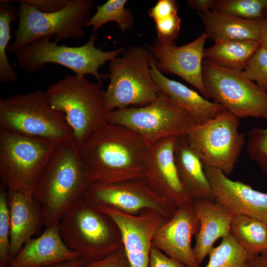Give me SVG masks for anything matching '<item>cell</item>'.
<instances>
[{
    "label": "cell",
    "instance_id": "1",
    "mask_svg": "<svg viewBox=\"0 0 267 267\" xmlns=\"http://www.w3.org/2000/svg\"><path fill=\"white\" fill-rule=\"evenodd\" d=\"M77 145L92 172L93 182L106 184L144 177L150 145L126 127L107 122Z\"/></svg>",
    "mask_w": 267,
    "mask_h": 267
},
{
    "label": "cell",
    "instance_id": "2",
    "mask_svg": "<svg viewBox=\"0 0 267 267\" xmlns=\"http://www.w3.org/2000/svg\"><path fill=\"white\" fill-rule=\"evenodd\" d=\"M94 182L93 175L73 140L59 142L46 165L33 193L44 226L59 222Z\"/></svg>",
    "mask_w": 267,
    "mask_h": 267
},
{
    "label": "cell",
    "instance_id": "3",
    "mask_svg": "<svg viewBox=\"0 0 267 267\" xmlns=\"http://www.w3.org/2000/svg\"><path fill=\"white\" fill-rule=\"evenodd\" d=\"M104 91L98 83L76 74L65 76L45 91L49 105L63 115L77 144L107 122Z\"/></svg>",
    "mask_w": 267,
    "mask_h": 267
},
{
    "label": "cell",
    "instance_id": "4",
    "mask_svg": "<svg viewBox=\"0 0 267 267\" xmlns=\"http://www.w3.org/2000/svg\"><path fill=\"white\" fill-rule=\"evenodd\" d=\"M58 225L65 244L86 262L102 259L123 245L114 221L83 196L62 217Z\"/></svg>",
    "mask_w": 267,
    "mask_h": 267
},
{
    "label": "cell",
    "instance_id": "5",
    "mask_svg": "<svg viewBox=\"0 0 267 267\" xmlns=\"http://www.w3.org/2000/svg\"><path fill=\"white\" fill-rule=\"evenodd\" d=\"M151 52L145 47L132 45L110 61L109 80L104 91L107 114L129 107H142L158 97L160 90L152 76Z\"/></svg>",
    "mask_w": 267,
    "mask_h": 267
},
{
    "label": "cell",
    "instance_id": "6",
    "mask_svg": "<svg viewBox=\"0 0 267 267\" xmlns=\"http://www.w3.org/2000/svg\"><path fill=\"white\" fill-rule=\"evenodd\" d=\"M59 142L0 128V178L7 190L33 196L42 174Z\"/></svg>",
    "mask_w": 267,
    "mask_h": 267
},
{
    "label": "cell",
    "instance_id": "7",
    "mask_svg": "<svg viewBox=\"0 0 267 267\" xmlns=\"http://www.w3.org/2000/svg\"><path fill=\"white\" fill-rule=\"evenodd\" d=\"M53 37L39 38L16 51L14 54L19 66L28 73H35L46 64H57L77 75H91L101 85L102 81L107 79V75L100 73V67L126 50L123 46L109 51L97 48L95 42L98 36L95 34H92L85 44L76 47L59 45L50 41Z\"/></svg>",
    "mask_w": 267,
    "mask_h": 267
},
{
    "label": "cell",
    "instance_id": "8",
    "mask_svg": "<svg viewBox=\"0 0 267 267\" xmlns=\"http://www.w3.org/2000/svg\"><path fill=\"white\" fill-rule=\"evenodd\" d=\"M0 127L22 135L58 142L75 141L64 117L50 107L42 89L0 97Z\"/></svg>",
    "mask_w": 267,
    "mask_h": 267
},
{
    "label": "cell",
    "instance_id": "9",
    "mask_svg": "<svg viewBox=\"0 0 267 267\" xmlns=\"http://www.w3.org/2000/svg\"><path fill=\"white\" fill-rule=\"evenodd\" d=\"M19 17L14 42L7 50L12 53L34 41L53 35L54 41L82 39L84 27L89 21L94 5L92 0H72L62 10L54 13L42 12L25 0H18Z\"/></svg>",
    "mask_w": 267,
    "mask_h": 267
},
{
    "label": "cell",
    "instance_id": "10",
    "mask_svg": "<svg viewBox=\"0 0 267 267\" xmlns=\"http://www.w3.org/2000/svg\"><path fill=\"white\" fill-rule=\"evenodd\" d=\"M205 98L219 104L238 118L267 119V91L242 72L203 60Z\"/></svg>",
    "mask_w": 267,
    "mask_h": 267
},
{
    "label": "cell",
    "instance_id": "11",
    "mask_svg": "<svg viewBox=\"0 0 267 267\" xmlns=\"http://www.w3.org/2000/svg\"><path fill=\"white\" fill-rule=\"evenodd\" d=\"M107 120L135 131L149 145L167 137L186 135L197 125L191 115L161 90L148 105L114 110L107 114Z\"/></svg>",
    "mask_w": 267,
    "mask_h": 267
},
{
    "label": "cell",
    "instance_id": "12",
    "mask_svg": "<svg viewBox=\"0 0 267 267\" xmlns=\"http://www.w3.org/2000/svg\"><path fill=\"white\" fill-rule=\"evenodd\" d=\"M239 119L225 110L185 135L204 166L218 169L227 177L232 173L246 142V134L238 130Z\"/></svg>",
    "mask_w": 267,
    "mask_h": 267
},
{
    "label": "cell",
    "instance_id": "13",
    "mask_svg": "<svg viewBox=\"0 0 267 267\" xmlns=\"http://www.w3.org/2000/svg\"><path fill=\"white\" fill-rule=\"evenodd\" d=\"M83 197L89 202L108 206L132 215L149 209L170 219L178 208L175 204L153 192L143 178L106 184L93 182Z\"/></svg>",
    "mask_w": 267,
    "mask_h": 267
},
{
    "label": "cell",
    "instance_id": "14",
    "mask_svg": "<svg viewBox=\"0 0 267 267\" xmlns=\"http://www.w3.org/2000/svg\"><path fill=\"white\" fill-rule=\"evenodd\" d=\"M88 202L117 225L131 267H149L153 238L158 228L169 219L152 209H144L137 215H132L108 206Z\"/></svg>",
    "mask_w": 267,
    "mask_h": 267
},
{
    "label": "cell",
    "instance_id": "15",
    "mask_svg": "<svg viewBox=\"0 0 267 267\" xmlns=\"http://www.w3.org/2000/svg\"><path fill=\"white\" fill-rule=\"evenodd\" d=\"M208 38L205 33L191 42L177 46L158 38L153 44H146L152 54L158 70L162 74L177 75L192 85L205 98L202 62L204 45Z\"/></svg>",
    "mask_w": 267,
    "mask_h": 267
},
{
    "label": "cell",
    "instance_id": "16",
    "mask_svg": "<svg viewBox=\"0 0 267 267\" xmlns=\"http://www.w3.org/2000/svg\"><path fill=\"white\" fill-rule=\"evenodd\" d=\"M178 136L164 138L150 145L143 179L156 194L178 207L191 201L175 165L174 148Z\"/></svg>",
    "mask_w": 267,
    "mask_h": 267
},
{
    "label": "cell",
    "instance_id": "17",
    "mask_svg": "<svg viewBox=\"0 0 267 267\" xmlns=\"http://www.w3.org/2000/svg\"><path fill=\"white\" fill-rule=\"evenodd\" d=\"M200 222L192 202L178 207L174 216L155 233L152 246L188 267H200L191 247L192 237L197 233Z\"/></svg>",
    "mask_w": 267,
    "mask_h": 267
},
{
    "label": "cell",
    "instance_id": "18",
    "mask_svg": "<svg viewBox=\"0 0 267 267\" xmlns=\"http://www.w3.org/2000/svg\"><path fill=\"white\" fill-rule=\"evenodd\" d=\"M215 200L234 214L251 217L267 223V193L232 180L221 171L204 166Z\"/></svg>",
    "mask_w": 267,
    "mask_h": 267
},
{
    "label": "cell",
    "instance_id": "19",
    "mask_svg": "<svg viewBox=\"0 0 267 267\" xmlns=\"http://www.w3.org/2000/svg\"><path fill=\"white\" fill-rule=\"evenodd\" d=\"M58 224L45 227L39 236L28 241L8 267H50L79 258L64 243Z\"/></svg>",
    "mask_w": 267,
    "mask_h": 267
},
{
    "label": "cell",
    "instance_id": "20",
    "mask_svg": "<svg viewBox=\"0 0 267 267\" xmlns=\"http://www.w3.org/2000/svg\"><path fill=\"white\" fill-rule=\"evenodd\" d=\"M191 202L200 222L193 248L196 262L200 266L217 239L230 233L235 214L215 200L204 199Z\"/></svg>",
    "mask_w": 267,
    "mask_h": 267
},
{
    "label": "cell",
    "instance_id": "21",
    "mask_svg": "<svg viewBox=\"0 0 267 267\" xmlns=\"http://www.w3.org/2000/svg\"><path fill=\"white\" fill-rule=\"evenodd\" d=\"M7 198L10 221V261L44 224L41 207L33 196L7 190Z\"/></svg>",
    "mask_w": 267,
    "mask_h": 267
},
{
    "label": "cell",
    "instance_id": "22",
    "mask_svg": "<svg viewBox=\"0 0 267 267\" xmlns=\"http://www.w3.org/2000/svg\"><path fill=\"white\" fill-rule=\"evenodd\" d=\"M150 67L152 76L159 89L191 115L197 125L209 122L226 110L182 83L167 78L158 70L153 58Z\"/></svg>",
    "mask_w": 267,
    "mask_h": 267
},
{
    "label": "cell",
    "instance_id": "23",
    "mask_svg": "<svg viewBox=\"0 0 267 267\" xmlns=\"http://www.w3.org/2000/svg\"><path fill=\"white\" fill-rule=\"evenodd\" d=\"M174 159L179 178L192 201L215 200L204 166L189 145L185 135L178 136L174 148Z\"/></svg>",
    "mask_w": 267,
    "mask_h": 267
},
{
    "label": "cell",
    "instance_id": "24",
    "mask_svg": "<svg viewBox=\"0 0 267 267\" xmlns=\"http://www.w3.org/2000/svg\"><path fill=\"white\" fill-rule=\"evenodd\" d=\"M198 13L208 38L215 42L259 39L260 27L257 20L242 19L213 9Z\"/></svg>",
    "mask_w": 267,
    "mask_h": 267
},
{
    "label": "cell",
    "instance_id": "25",
    "mask_svg": "<svg viewBox=\"0 0 267 267\" xmlns=\"http://www.w3.org/2000/svg\"><path fill=\"white\" fill-rule=\"evenodd\" d=\"M260 45L259 40L215 42L213 45L204 49V60L222 67L242 72Z\"/></svg>",
    "mask_w": 267,
    "mask_h": 267
},
{
    "label": "cell",
    "instance_id": "26",
    "mask_svg": "<svg viewBox=\"0 0 267 267\" xmlns=\"http://www.w3.org/2000/svg\"><path fill=\"white\" fill-rule=\"evenodd\" d=\"M230 233L251 256L267 250V223L261 220L235 214Z\"/></svg>",
    "mask_w": 267,
    "mask_h": 267
},
{
    "label": "cell",
    "instance_id": "27",
    "mask_svg": "<svg viewBox=\"0 0 267 267\" xmlns=\"http://www.w3.org/2000/svg\"><path fill=\"white\" fill-rule=\"evenodd\" d=\"M19 8L11 0L0 1V82H17V72L10 64L6 51L11 39L10 24L18 21Z\"/></svg>",
    "mask_w": 267,
    "mask_h": 267
},
{
    "label": "cell",
    "instance_id": "28",
    "mask_svg": "<svg viewBox=\"0 0 267 267\" xmlns=\"http://www.w3.org/2000/svg\"><path fill=\"white\" fill-rule=\"evenodd\" d=\"M127 0H108L104 4L96 6L95 13L90 18L85 27H91L95 32L104 24L116 22L123 32L132 29L134 23L132 11L126 7Z\"/></svg>",
    "mask_w": 267,
    "mask_h": 267
},
{
    "label": "cell",
    "instance_id": "29",
    "mask_svg": "<svg viewBox=\"0 0 267 267\" xmlns=\"http://www.w3.org/2000/svg\"><path fill=\"white\" fill-rule=\"evenodd\" d=\"M204 267H248L251 255L230 233L222 238L221 243L213 247Z\"/></svg>",
    "mask_w": 267,
    "mask_h": 267
},
{
    "label": "cell",
    "instance_id": "30",
    "mask_svg": "<svg viewBox=\"0 0 267 267\" xmlns=\"http://www.w3.org/2000/svg\"><path fill=\"white\" fill-rule=\"evenodd\" d=\"M267 0H216L213 10L242 19L259 20L265 17Z\"/></svg>",
    "mask_w": 267,
    "mask_h": 267
},
{
    "label": "cell",
    "instance_id": "31",
    "mask_svg": "<svg viewBox=\"0 0 267 267\" xmlns=\"http://www.w3.org/2000/svg\"><path fill=\"white\" fill-rule=\"evenodd\" d=\"M10 238V213L7 189L0 187V267H8Z\"/></svg>",
    "mask_w": 267,
    "mask_h": 267
},
{
    "label": "cell",
    "instance_id": "32",
    "mask_svg": "<svg viewBox=\"0 0 267 267\" xmlns=\"http://www.w3.org/2000/svg\"><path fill=\"white\" fill-rule=\"evenodd\" d=\"M247 135L249 157L257 163L267 178V128H254L248 131Z\"/></svg>",
    "mask_w": 267,
    "mask_h": 267
},
{
    "label": "cell",
    "instance_id": "33",
    "mask_svg": "<svg viewBox=\"0 0 267 267\" xmlns=\"http://www.w3.org/2000/svg\"><path fill=\"white\" fill-rule=\"evenodd\" d=\"M244 75L267 91V48L260 44L249 60Z\"/></svg>",
    "mask_w": 267,
    "mask_h": 267
},
{
    "label": "cell",
    "instance_id": "34",
    "mask_svg": "<svg viewBox=\"0 0 267 267\" xmlns=\"http://www.w3.org/2000/svg\"><path fill=\"white\" fill-rule=\"evenodd\" d=\"M157 38L162 41L175 42L178 35L181 19L178 14L171 15L155 22Z\"/></svg>",
    "mask_w": 267,
    "mask_h": 267
},
{
    "label": "cell",
    "instance_id": "35",
    "mask_svg": "<svg viewBox=\"0 0 267 267\" xmlns=\"http://www.w3.org/2000/svg\"><path fill=\"white\" fill-rule=\"evenodd\" d=\"M82 267H131L123 245L107 257L94 261L87 262Z\"/></svg>",
    "mask_w": 267,
    "mask_h": 267
},
{
    "label": "cell",
    "instance_id": "36",
    "mask_svg": "<svg viewBox=\"0 0 267 267\" xmlns=\"http://www.w3.org/2000/svg\"><path fill=\"white\" fill-rule=\"evenodd\" d=\"M178 5L175 0H159L148 11V15L154 22L164 18L178 14Z\"/></svg>",
    "mask_w": 267,
    "mask_h": 267
},
{
    "label": "cell",
    "instance_id": "37",
    "mask_svg": "<svg viewBox=\"0 0 267 267\" xmlns=\"http://www.w3.org/2000/svg\"><path fill=\"white\" fill-rule=\"evenodd\" d=\"M149 267H188L182 263L173 259L158 249L152 247Z\"/></svg>",
    "mask_w": 267,
    "mask_h": 267
},
{
    "label": "cell",
    "instance_id": "38",
    "mask_svg": "<svg viewBox=\"0 0 267 267\" xmlns=\"http://www.w3.org/2000/svg\"><path fill=\"white\" fill-rule=\"evenodd\" d=\"M41 12L54 13L67 6L72 0H25Z\"/></svg>",
    "mask_w": 267,
    "mask_h": 267
},
{
    "label": "cell",
    "instance_id": "39",
    "mask_svg": "<svg viewBox=\"0 0 267 267\" xmlns=\"http://www.w3.org/2000/svg\"><path fill=\"white\" fill-rule=\"evenodd\" d=\"M215 0H188L187 3L192 9L204 13L214 8Z\"/></svg>",
    "mask_w": 267,
    "mask_h": 267
},
{
    "label": "cell",
    "instance_id": "40",
    "mask_svg": "<svg viewBox=\"0 0 267 267\" xmlns=\"http://www.w3.org/2000/svg\"><path fill=\"white\" fill-rule=\"evenodd\" d=\"M248 267H267V250L251 256L248 261Z\"/></svg>",
    "mask_w": 267,
    "mask_h": 267
},
{
    "label": "cell",
    "instance_id": "41",
    "mask_svg": "<svg viewBox=\"0 0 267 267\" xmlns=\"http://www.w3.org/2000/svg\"><path fill=\"white\" fill-rule=\"evenodd\" d=\"M260 27V35L259 41L262 44L267 48V17L257 20Z\"/></svg>",
    "mask_w": 267,
    "mask_h": 267
},
{
    "label": "cell",
    "instance_id": "42",
    "mask_svg": "<svg viewBox=\"0 0 267 267\" xmlns=\"http://www.w3.org/2000/svg\"><path fill=\"white\" fill-rule=\"evenodd\" d=\"M86 263L85 261L78 258L50 267H82Z\"/></svg>",
    "mask_w": 267,
    "mask_h": 267
},
{
    "label": "cell",
    "instance_id": "43",
    "mask_svg": "<svg viewBox=\"0 0 267 267\" xmlns=\"http://www.w3.org/2000/svg\"><path fill=\"white\" fill-rule=\"evenodd\" d=\"M265 16L267 17V9H266V10H265Z\"/></svg>",
    "mask_w": 267,
    "mask_h": 267
}]
</instances>
